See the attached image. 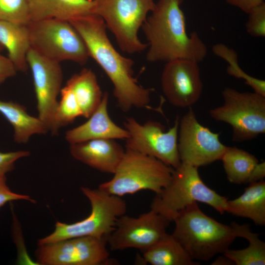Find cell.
Listing matches in <instances>:
<instances>
[{"label": "cell", "instance_id": "obj_32", "mask_svg": "<svg viewBox=\"0 0 265 265\" xmlns=\"http://www.w3.org/2000/svg\"><path fill=\"white\" fill-rule=\"evenodd\" d=\"M17 71L9 59L0 54V84L7 79L14 76Z\"/></svg>", "mask_w": 265, "mask_h": 265}, {"label": "cell", "instance_id": "obj_26", "mask_svg": "<svg viewBox=\"0 0 265 265\" xmlns=\"http://www.w3.org/2000/svg\"><path fill=\"white\" fill-rule=\"evenodd\" d=\"M212 50L216 55L229 63L227 71L229 75L244 80L245 83L249 85L255 92L265 97V81L250 76L244 72L238 65L237 53L233 50L222 44L215 45Z\"/></svg>", "mask_w": 265, "mask_h": 265}, {"label": "cell", "instance_id": "obj_30", "mask_svg": "<svg viewBox=\"0 0 265 265\" xmlns=\"http://www.w3.org/2000/svg\"><path fill=\"white\" fill-rule=\"evenodd\" d=\"M29 154L27 151L0 152V177H5L6 173L13 170L18 159L28 156Z\"/></svg>", "mask_w": 265, "mask_h": 265}, {"label": "cell", "instance_id": "obj_13", "mask_svg": "<svg viewBox=\"0 0 265 265\" xmlns=\"http://www.w3.org/2000/svg\"><path fill=\"white\" fill-rule=\"evenodd\" d=\"M170 222L152 209L136 217L125 214L117 219L114 230L107 237V244L112 251L135 248L143 251L167 234Z\"/></svg>", "mask_w": 265, "mask_h": 265}, {"label": "cell", "instance_id": "obj_33", "mask_svg": "<svg viewBox=\"0 0 265 265\" xmlns=\"http://www.w3.org/2000/svg\"><path fill=\"white\" fill-rule=\"evenodd\" d=\"M247 14L264 2V0H225Z\"/></svg>", "mask_w": 265, "mask_h": 265}, {"label": "cell", "instance_id": "obj_7", "mask_svg": "<svg viewBox=\"0 0 265 265\" xmlns=\"http://www.w3.org/2000/svg\"><path fill=\"white\" fill-rule=\"evenodd\" d=\"M26 26L30 48L48 59L82 65L90 57L82 38L68 21L48 19L30 21Z\"/></svg>", "mask_w": 265, "mask_h": 265}, {"label": "cell", "instance_id": "obj_6", "mask_svg": "<svg viewBox=\"0 0 265 265\" xmlns=\"http://www.w3.org/2000/svg\"><path fill=\"white\" fill-rule=\"evenodd\" d=\"M80 189L90 202L89 215L71 224L57 221L53 232L39 239L38 245L80 237L106 238L114 230L117 219L126 213L127 204L122 197L108 194L99 187L92 189L84 186Z\"/></svg>", "mask_w": 265, "mask_h": 265}, {"label": "cell", "instance_id": "obj_3", "mask_svg": "<svg viewBox=\"0 0 265 265\" xmlns=\"http://www.w3.org/2000/svg\"><path fill=\"white\" fill-rule=\"evenodd\" d=\"M173 221L171 234L193 260L208 261L223 254L237 238L230 225L206 214L197 202L180 211Z\"/></svg>", "mask_w": 265, "mask_h": 265}, {"label": "cell", "instance_id": "obj_21", "mask_svg": "<svg viewBox=\"0 0 265 265\" xmlns=\"http://www.w3.org/2000/svg\"><path fill=\"white\" fill-rule=\"evenodd\" d=\"M0 113L13 127L14 140L17 143H26L32 135L49 131L38 117L31 116L23 106L17 103L0 100Z\"/></svg>", "mask_w": 265, "mask_h": 265}, {"label": "cell", "instance_id": "obj_4", "mask_svg": "<svg viewBox=\"0 0 265 265\" xmlns=\"http://www.w3.org/2000/svg\"><path fill=\"white\" fill-rule=\"evenodd\" d=\"M198 168L181 162L174 169L169 185L160 193L156 194L151 209L170 222L180 211L197 202L208 205L223 214L228 198L208 186L201 178Z\"/></svg>", "mask_w": 265, "mask_h": 265}, {"label": "cell", "instance_id": "obj_22", "mask_svg": "<svg viewBox=\"0 0 265 265\" xmlns=\"http://www.w3.org/2000/svg\"><path fill=\"white\" fill-rule=\"evenodd\" d=\"M138 263L151 265H198L172 234H167L148 249L141 252Z\"/></svg>", "mask_w": 265, "mask_h": 265}, {"label": "cell", "instance_id": "obj_15", "mask_svg": "<svg viewBox=\"0 0 265 265\" xmlns=\"http://www.w3.org/2000/svg\"><path fill=\"white\" fill-rule=\"evenodd\" d=\"M161 84L164 95L172 105L191 106L199 100L203 89L198 62L186 59L167 62Z\"/></svg>", "mask_w": 265, "mask_h": 265}, {"label": "cell", "instance_id": "obj_11", "mask_svg": "<svg viewBox=\"0 0 265 265\" xmlns=\"http://www.w3.org/2000/svg\"><path fill=\"white\" fill-rule=\"evenodd\" d=\"M179 121L178 148L182 163L197 168L221 159L227 146L215 133L201 125L191 106Z\"/></svg>", "mask_w": 265, "mask_h": 265}, {"label": "cell", "instance_id": "obj_16", "mask_svg": "<svg viewBox=\"0 0 265 265\" xmlns=\"http://www.w3.org/2000/svg\"><path fill=\"white\" fill-rule=\"evenodd\" d=\"M76 159L102 172L113 174L125 152L115 139H95L71 144Z\"/></svg>", "mask_w": 265, "mask_h": 265}, {"label": "cell", "instance_id": "obj_8", "mask_svg": "<svg viewBox=\"0 0 265 265\" xmlns=\"http://www.w3.org/2000/svg\"><path fill=\"white\" fill-rule=\"evenodd\" d=\"M93 14L101 17L114 34L120 49L139 53L148 46L138 38V31L147 14L154 8V0H92Z\"/></svg>", "mask_w": 265, "mask_h": 265}, {"label": "cell", "instance_id": "obj_25", "mask_svg": "<svg viewBox=\"0 0 265 265\" xmlns=\"http://www.w3.org/2000/svg\"><path fill=\"white\" fill-rule=\"evenodd\" d=\"M230 225L237 237L246 239L248 246L239 250H226L223 254L231 259L236 265H265V243L259 238L258 234L251 231L247 224H239L232 222Z\"/></svg>", "mask_w": 265, "mask_h": 265}, {"label": "cell", "instance_id": "obj_12", "mask_svg": "<svg viewBox=\"0 0 265 265\" xmlns=\"http://www.w3.org/2000/svg\"><path fill=\"white\" fill-rule=\"evenodd\" d=\"M106 238L86 236L38 245L36 257L46 265H102L112 263Z\"/></svg>", "mask_w": 265, "mask_h": 265}, {"label": "cell", "instance_id": "obj_2", "mask_svg": "<svg viewBox=\"0 0 265 265\" xmlns=\"http://www.w3.org/2000/svg\"><path fill=\"white\" fill-rule=\"evenodd\" d=\"M183 0H159L142 26L148 41L146 59L168 62L178 59L202 61L207 48L196 32L188 35L181 5Z\"/></svg>", "mask_w": 265, "mask_h": 265}, {"label": "cell", "instance_id": "obj_5", "mask_svg": "<svg viewBox=\"0 0 265 265\" xmlns=\"http://www.w3.org/2000/svg\"><path fill=\"white\" fill-rule=\"evenodd\" d=\"M174 170L156 158L126 148L112 178L98 187L119 197L143 190L158 194L169 185Z\"/></svg>", "mask_w": 265, "mask_h": 265}, {"label": "cell", "instance_id": "obj_24", "mask_svg": "<svg viewBox=\"0 0 265 265\" xmlns=\"http://www.w3.org/2000/svg\"><path fill=\"white\" fill-rule=\"evenodd\" d=\"M66 85L72 91L81 116L88 118L100 105L104 94L95 73L91 69L84 68L73 75Z\"/></svg>", "mask_w": 265, "mask_h": 265}, {"label": "cell", "instance_id": "obj_34", "mask_svg": "<svg viewBox=\"0 0 265 265\" xmlns=\"http://www.w3.org/2000/svg\"><path fill=\"white\" fill-rule=\"evenodd\" d=\"M211 265H233V262L225 255L220 256L215 260Z\"/></svg>", "mask_w": 265, "mask_h": 265}, {"label": "cell", "instance_id": "obj_14", "mask_svg": "<svg viewBox=\"0 0 265 265\" xmlns=\"http://www.w3.org/2000/svg\"><path fill=\"white\" fill-rule=\"evenodd\" d=\"M27 62L33 78L38 117L52 134L58 132L55 123L57 98L61 89L62 70L60 63L48 59L30 48Z\"/></svg>", "mask_w": 265, "mask_h": 265}, {"label": "cell", "instance_id": "obj_31", "mask_svg": "<svg viewBox=\"0 0 265 265\" xmlns=\"http://www.w3.org/2000/svg\"><path fill=\"white\" fill-rule=\"evenodd\" d=\"M19 200L34 202L28 195L12 191L6 184V177H0V208L8 202Z\"/></svg>", "mask_w": 265, "mask_h": 265}, {"label": "cell", "instance_id": "obj_28", "mask_svg": "<svg viewBox=\"0 0 265 265\" xmlns=\"http://www.w3.org/2000/svg\"><path fill=\"white\" fill-rule=\"evenodd\" d=\"M0 21L22 25L30 22L27 0H0Z\"/></svg>", "mask_w": 265, "mask_h": 265}, {"label": "cell", "instance_id": "obj_18", "mask_svg": "<svg viewBox=\"0 0 265 265\" xmlns=\"http://www.w3.org/2000/svg\"><path fill=\"white\" fill-rule=\"evenodd\" d=\"M228 181L233 184H249L263 180L265 165L253 155L236 147H227L221 159Z\"/></svg>", "mask_w": 265, "mask_h": 265}, {"label": "cell", "instance_id": "obj_29", "mask_svg": "<svg viewBox=\"0 0 265 265\" xmlns=\"http://www.w3.org/2000/svg\"><path fill=\"white\" fill-rule=\"evenodd\" d=\"M246 24V29L250 35L265 36V3L264 2L251 11Z\"/></svg>", "mask_w": 265, "mask_h": 265}, {"label": "cell", "instance_id": "obj_23", "mask_svg": "<svg viewBox=\"0 0 265 265\" xmlns=\"http://www.w3.org/2000/svg\"><path fill=\"white\" fill-rule=\"evenodd\" d=\"M26 25L0 21V44L7 49L16 70L23 72L28 67L26 57L30 48Z\"/></svg>", "mask_w": 265, "mask_h": 265}, {"label": "cell", "instance_id": "obj_20", "mask_svg": "<svg viewBox=\"0 0 265 265\" xmlns=\"http://www.w3.org/2000/svg\"><path fill=\"white\" fill-rule=\"evenodd\" d=\"M225 212L252 220L259 226L265 225V182L250 183L237 198L228 200Z\"/></svg>", "mask_w": 265, "mask_h": 265}, {"label": "cell", "instance_id": "obj_1", "mask_svg": "<svg viewBox=\"0 0 265 265\" xmlns=\"http://www.w3.org/2000/svg\"><path fill=\"white\" fill-rule=\"evenodd\" d=\"M82 38L89 56L106 73L113 85V94L124 112L132 107L148 108L151 88L140 85L133 77V61L118 53L106 33L103 19L91 14L69 21Z\"/></svg>", "mask_w": 265, "mask_h": 265}, {"label": "cell", "instance_id": "obj_17", "mask_svg": "<svg viewBox=\"0 0 265 265\" xmlns=\"http://www.w3.org/2000/svg\"><path fill=\"white\" fill-rule=\"evenodd\" d=\"M108 94H103L102 101L88 120L68 130L65 139L70 144L95 139H125L129 136L125 129L116 125L108 113Z\"/></svg>", "mask_w": 265, "mask_h": 265}, {"label": "cell", "instance_id": "obj_10", "mask_svg": "<svg viewBox=\"0 0 265 265\" xmlns=\"http://www.w3.org/2000/svg\"><path fill=\"white\" fill-rule=\"evenodd\" d=\"M179 117L167 132L159 122L148 121L141 124L130 117L124 122L125 129L129 133L126 139V148L137 151L156 158L174 169L181 162L178 148Z\"/></svg>", "mask_w": 265, "mask_h": 265}, {"label": "cell", "instance_id": "obj_35", "mask_svg": "<svg viewBox=\"0 0 265 265\" xmlns=\"http://www.w3.org/2000/svg\"><path fill=\"white\" fill-rule=\"evenodd\" d=\"M4 49L3 47L0 44V52Z\"/></svg>", "mask_w": 265, "mask_h": 265}, {"label": "cell", "instance_id": "obj_19", "mask_svg": "<svg viewBox=\"0 0 265 265\" xmlns=\"http://www.w3.org/2000/svg\"><path fill=\"white\" fill-rule=\"evenodd\" d=\"M30 21L71 20L93 14L92 0H27Z\"/></svg>", "mask_w": 265, "mask_h": 265}, {"label": "cell", "instance_id": "obj_9", "mask_svg": "<svg viewBox=\"0 0 265 265\" xmlns=\"http://www.w3.org/2000/svg\"><path fill=\"white\" fill-rule=\"evenodd\" d=\"M222 94L223 104L211 109L209 113L214 120L231 126L233 141L249 140L265 133V97L229 87L225 88Z\"/></svg>", "mask_w": 265, "mask_h": 265}, {"label": "cell", "instance_id": "obj_27", "mask_svg": "<svg viewBox=\"0 0 265 265\" xmlns=\"http://www.w3.org/2000/svg\"><path fill=\"white\" fill-rule=\"evenodd\" d=\"M61 99L58 103L55 112V123L60 128L72 123L81 116L79 105L71 89L65 85L60 91Z\"/></svg>", "mask_w": 265, "mask_h": 265}]
</instances>
